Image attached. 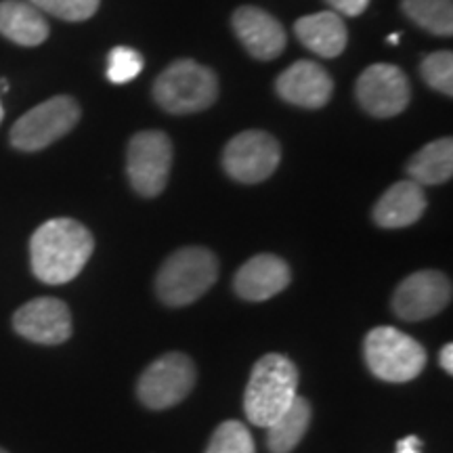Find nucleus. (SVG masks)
<instances>
[{
  "instance_id": "1",
  "label": "nucleus",
  "mask_w": 453,
  "mask_h": 453,
  "mask_svg": "<svg viewBox=\"0 0 453 453\" xmlns=\"http://www.w3.org/2000/svg\"><path fill=\"white\" fill-rule=\"evenodd\" d=\"M95 240L73 219H50L34 231L30 240L32 273L49 286H64L81 275L93 257Z\"/></svg>"
},
{
  "instance_id": "2",
  "label": "nucleus",
  "mask_w": 453,
  "mask_h": 453,
  "mask_svg": "<svg viewBox=\"0 0 453 453\" xmlns=\"http://www.w3.org/2000/svg\"><path fill=\"white\" fill-rule=\"evenodd\" d=\"M298 370L286 355L269 353L254 365L243 410L254 426L269 428L296 399Z\"/></svg>"
},
{
  "instance_id": "3",
  "label": "nucleus",
  "mask_w": 453,
  "mask_h": 453,
  "mask_svg": "<svg viewBox=\"0 0 453 453\" xmlns=\"http://www.w3.org/2000/svg\"><path fill=\"white\" fill-rule=\"evenodd\" d=\"M217 277L219 260L208 248H180L157 271V298L168 307H187L211 290Z\"/></svg>"
},
{
  "instance_id": "4",
  "label": "nucleus",
  "mask_w": 453,
  "mask_h": 453,
  "mask_svg": "<svg viewBox=\"0 0 453 453\" xmlns=\"http://www.w3.org/2000/svg\"><path fill=\"white\" fill-rule=\"evenodd\" d=\"M157 105L174 116L203 111L219 97V81L212 70L194 59L170 64L154 82Z\"/></svg>"
},
{
  "instance_id": "5",
  "label": "nucleus",
  "mask_w": 453,
  "mask_h": 453,
  "mask_svg": "<svg viewBox=\"0 0 453 453\" xmlns=\"http://www.w3.org/2000/svg\"><path fill=\"white\" fill-rule=\"evenodd\" d=\"M364 353L367 367L384 382H411L426 367L422 344L395 327H376L367 334Z\"/></svg>"
},
{
  "instance_id": "6",
  "label": "nucleus",
  "mask_w": 453,
  "mask_h": 453,
  "mask_svg": "<svg viewBox=\"0 0 453 453\" xmlns=\"http://www.w3.org/2000/svg\"><path fill=\"white\" fill-rule=\"evenodd\" d=\"M81 120V105L67 95H57L26 111L11 128L9 141L19 151H41L72 133Z\"/></svg>"
},
{
  "instance_id": "7",
  "label": "nucleus",
  "mask_w": 453,
  "mask_h": 453,
  "mask_svg": "<svg viewBox=\"0 0 453 453\" xmlns=\"http://www.w3.org/2000/svg\"><path fill=\"white\" fill-rule=\"evenodd\" d=\"M173 168V141L162 130H141L128 143L127 174L133 189L156 197L166 189Z\"/></svg>"
},
{
  "instance_id": "8",
  "label": "nucleus",
  "mask_w": 453,
  "mask_h": 453,
  "mask_svg": "<svg viewBox=\"0 0 453 453\" xmlns=\"http://www.w3.org/2000/svg\"><path fill=\"white\" fill-rule=\"evenodd\" d=\"M281 147L265 130H243L223 151V168L231 179L243 185H257L269 179L280 166Z\"/></svg>"
},
{
  "instance_id": "9",
  "label": "nucleus",
  "mask_w": 453,
  "mask_h": 453,
  "mask_svg": "<svg viewBox=\"0 0 453 453\" xmlns=\"http://www.w3.org/2000/svg\"><path fill=\"white\" fill-rule=\"evenodd\" d=\"M196 365L183 353H166L141 373L139 401L150 410H168L194 390Z\"/></svg>"
},
{
  "instance_id": "10",
  "label": "nucleus",
  "mask_w": 453,
  "mask_h": 453,
  "mask_svg": "<svg viewBox=\"0 0 453 453\" xmlns=\"http://www.w3.org/2000/svg\"><path fill=\"white\" fill-rule=\"evenodd\" d=\"M355 93L361 107L376 118L399 116L411 99L405 72L393 64H373L367 67L357 81Z\"/></svg>"
},
{
  "instance_id": "11",
  "label": "nucleus",
  "mask_w": 453,
  "mask_h": 453,
  "mask_svg": "<svg viewBox=\"0 0 453 453\" xmlns=\"http://www.w3.org/2000/svg\"><path fill=\"white\" fill-rule=\"evenodd\" d=\"M451 300V281L441 271H416L399 283L393 311L405 321H422L443 311Z\"/></svg>"
},
{
  "instance_id": "12",
  "label": "nucleus",
  "mask_w": 453,
  "mask_h": 453,
  "mask_svg": "<svg viewBox=\"0 0 453 453\" xmlns=\"http://www.w3.org/2000/svg\"><path fill=\"white\" fill-rule=\"evenodd\" d=\"M13 327L30 342L55 347L72 336V313L59 298H34L15 311Z\"/></svg>"
},
{
  "instance_id": "13",
  "label": "nucleus",
  "mask_w": 453,
  "mask_h": 453,
  "mask_svg": "<svg viewBox=\"0 0 453 453\" xmlns=\"http://www.w3.org/2000/svg\"><path fill=\"white\" fill-rule=\"evenodd\" d=\"M275 88L288 104L307 107V110H319L330 101L334 82L330 73L319 64L303 59L277 76Z\"/></svg>"
},
{
  "instance_id": "14",
  "label": "nucleus",
  "mask_w": 453,
  "mask_h": 453,
  "mask_svg": "<svg viewBox=\"0 0 453 453\" xmlns=\"http://www.w3.org/2000/svg\"><path fill=\"white\" fill-rule=\"evenodd\" d=\"M231 24L248 53L260 61H271L283 53L288 34L283 26L258 7H240L231 17Z\"/></svg>"
},
{
  "instance_id": "15",
  "label": "nucleus",
  "mask_w": 453,
  "mask_h": 453,
  "mask_svg": "<svg viewBox=\"0 0 453 453\" xmlns=\"http://www.w3.org/2000/svg\"><path fill=\"white\" fill-rule=\"evenodd\" d=\"M290 281L292 273L286 260L275 254H258L242 265L234 280V288L240 298L263 303L286 290Z\"/></svg>"
},
{
  "instance_id": "16",
  "label": "nucleus",
  "mask_w": 453,
  "mask_h": 453,
  "mask_svg": "<svg viewBox=\"0 0 453 453\" xmlns=\"http://www.w3.org/2000/svg\"><path fill=\"white\" fill-rule=\"evenodd\" d=\"M426 211V194L413 180H399L373 206V220L384 229H401L422 219Z\"/></svg>"
},
{
  "instance_id": "17",
  "label": "nucleus",
  "mask_w": 453,
  "mask_h": 453,
  "mask_svg": "<svg viewBox=\"0 0 453 453\" xmlns=\"http://www.w3.org/2000/svg\"><path fill=\"white\" fill-rule=\"evenodd\" d=\"M294 32L304 47L326 59L338 57L347 49V26L334 11H319V13L300 17L294 24Z\"/></svg>"
},
{
  "instance_id": "18",
  "label": "nucleus",
  "mask_w": 453,
  "mask_h": 453,
  "mask_svg": "<svg viewBox=\"0 0 453 453\" xmlns=\"http://www.w3.org/2000/svg\"><path fill=\"white\" fill-rule=\"evenodd\" d=\"M49 21L34 4L24 0L0 3V34L19 47H38L49 38Z\"/></svg>"
},
{
  "instance_id": "19",
  "label": "nucleus",
  "mask_w": 453,
  "mask_h": 453,
  "mask_svg": "<svg viewBox=\"0 0 453 453\" xmlns=\"http://www.w3.org/2000/svg\"><path fill=\"white\" fill-rule=\"evenodd\" d=\"M407 174L418 185H441L453 174V141L449 137L424 145L407 164Z\"/></svg>"
},
{
  "instance_id": "20",
  "label": "nucleus",
  "mask_w": 453,
  "mask_h": 453,
  "mask_svg": "<svg viewBox=\"0 0 453 453\" xmlns=\"http://www.w3.org/2000/svg\"><path fill=\"white\" fill-rule=\"evenodd\" d=\"M309 424L311 403L296 395L292 405L269 426L267 445L271 453H290L303 441L304 434H307Z\"/></svg>"
},
{
  "instance_id": "21",
  "label": "nucleus",
  "mask_w": 453,
  "mask_h": 453,
  "mask_svg": "<svg viewBox=\"0 0 453 453\" xmlns=\"http://www.w3.org/2000/svg\"><path fill=\"white\" fill-rule=\"evenodd\" d=\"M403 11L416 26L437 36L453 34V3L451 0H403Z\"/></svg>"
},
{
  "instance_id": "22",
  "label": "nucleus",
  "mask_w": 453,
  "mask_h": 453,
  "mask_svg": "<svg viewBox=\"0 0 453 453\" xmlns=\"http://www.w3.org/2000/svg\"><path fill=\"white\" fill-rule=\"evenodd\" d=\"M206 453H257V447L243 422L226 420L214 430Z\"/></svg>"
},
{
  "instance_id": "23",
  "label": "nucleus",
  "mask_w": 453,
  "mask_h": 453,
  "mask_svg": "<svg viewBox=\"0 0 453 453\" xmlns=\"http://www.w3.org/2000/svg\"><path fill=\"white\" fill-rule=\"evenodd\" d=\"M422 78L430 88L451 97L453 95V55L451 50H437L422 61Z\"/></svg>"
},
{
  "instance_id": "24",
  "label": "nucleus",
  "mask_w": 453,
  "mask_h": 453,
  "mask_svg": "<svg viewBox=\"0 0 453 453\" xmlns=\"http://www.w3.org/2000/svg\"><path fill=\"white\" fill-rule=\"evenodd\" d=\"M41 13L59 17L64 21H87L97 13L101 0H27Z\"/></svg>"
},
{
  "instance_id": "25",
  "label": "nucleus",
  "mask_w": 453,
  "mask_h": 453,
  "mask_svg": "<svg viewBox=\"0 0 453 453\" xmlns=\"http://www.w3.org/2000/svg\"><path fill=\"white\" fill-rule=\"evenodd\" d=\"M143 70V55L130 47H116L107 57V78L113 84H127Z\"/></svg>"
},
{
  "instance_id": "26",
  "label": "nucleus",
  "mask_w": 453,
  "mask_h": 453,
  "mask_svg": "<svg viewBox=\"0 0 453 453\" xmlns=\"http://www.w3.org/2000/svg\"><path fill=\"white\" fill-rule=\"evenodd\" d=\"M332 4L334 11L340 15H349V17H357L361 15L370 4V0H327Z\"/></svg>"
},
{
  "instance_id": "27",
  "label": "nucleus",
  "mask_w": 453,
  "mask_h": 453,
  "mask_svg": "<svg viewBox=\"0 0 453 453\" xmlns=\"http://www.w3.org/2000/svg\"><path fill=\"white\" fill-rule=\"evenodd\" d=\"M420 451H422V441L413 437V434L401 439L399 443H396V453H420Z\"/></svg>"
},
{
  "instance_id": "28",
  "label": "nucleus",
  "mask_w": 453,
  "mask_h": 453,
  "mask_svg": "<svg viewBox=\"0 0 453 453\" xmlns=\"http://www.w3.org/2000/svg\"><path fill=\"white\" fill-rule=\"evenodd\" d=\"M441 367L447 373H453V347L451 344H445L443 350H441Z\"/></svg>"
},
{
  "instance_id": "29",
  "label": "nucleus",
  "mask_w": 453,
  "mask_h": 453,
  "mask_svg": "<svg viewBox=\"0 0 453 453\" xmlns=\"http://www.w3.org/2000/svg\"><path fill=\"white\" fill-rule=\"evenodd\" d=\"M388 42H390V44L399 42V34H393V36H388Z\"/></svg>"
},
{
  "instance_id": "30",
  "label": "nucleus",
  "mask_w": 453,
  "mask_h": 453,
  "mask_svg": "<svg viewBox=\"0 0 453 453\" xmlns=\"http://www.w3.org/2000/svg\"><path fill=\"white\" fill-rule=\"evenodd\" d=\"M3 118H4V110H3V104H0V124H3Z\"/></svg>"
},
{
  "instance_id": "31",
  "label": "nucleus",
  "mask_w": 453,
  "mask_h": 453,
  "mask_svg": "<svg viewBox=\"0 0 453 453\" xmlns=\"http://www.w3.org/2000/svg\"><path fill=\"white\" fill-rule=\"evenodd\" d=\"M0 453H9V451H4V449H3V447H0Z\"/></svg>"
}]
</instances>
